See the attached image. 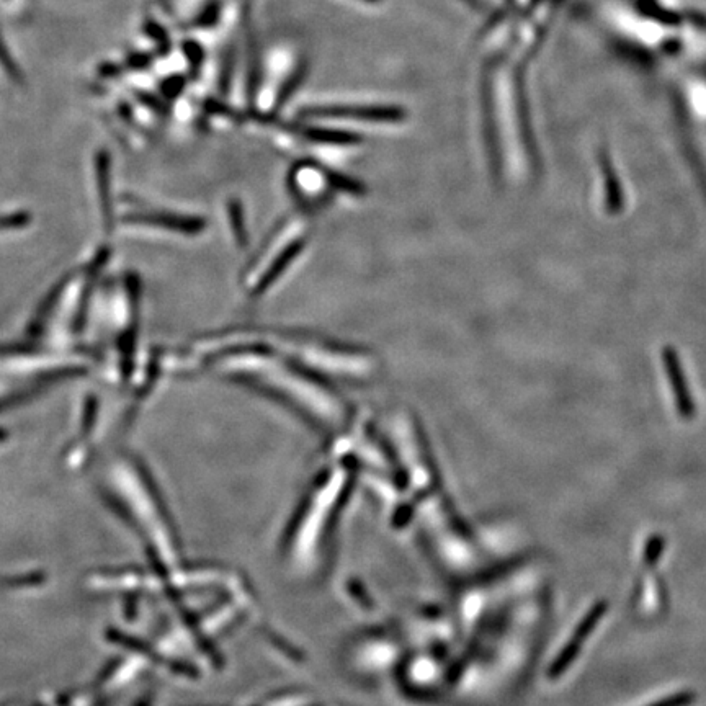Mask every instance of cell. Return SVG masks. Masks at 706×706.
I'll return each mask as SVG.
<instances>
[{
  "label": "cell",
  "mask_w": 706,
  "mask_h": 706,
  "mask_svg": "<svg viewBox=\"0 0 706 706\" xmlns=\"http://www.w3.org/2000/svg\"><path fill=\"white\" fill-rule=\"evenodd\" d=\"M205 367L270 394L321 429H339L349 419L344 399L322 376L262 345L228 350Z\"/></svg>",
  "instance_id": "6da1fadb"
},
{
  "label": "cell",
  "mask_w": 706,
  "mask_h": 706,
  "mask_svg": "<svg viewBox=\"0 0 706 706\" xmlns=\"http://www.w3.org/2000/svg\"><path fill=\"white\" fill-rule=\"evenodd\" d=\"M308 237V219L291 216L264 242L244 273V285L252 296H260L282 277L291 262L303 252Z\"/></svg>",
  "instance_id": "7a4b0ae2"
},
{
  "label": "cell",
  "mask_w": 706,
  "mask_h": 706,
  "mask_svg": "<svg viewBox=\"0 0 706 706\" xmlns=\"http://www.w3.org/2000/svg\"><path fill=\"white\" fill-rule=\"evenodd\" d=\"M290 182L293 190L308 202L326 200V195L332 190L344 193L362 192V187L357 182L311 164H300L291 170Z\"/></svg>",
  "instance_id": "3957f363"
},
{
  "label": "cell",
  "mask_w": 706,
  "mask_h": 706,
  "mask_svg": "<svg viewBox=\"0 0 706 706\" xmlns=\"http://www.w3.org/2000/svg\"><path fill=\"white\" fill-rule=\"evenodd\" d=\"M607 610V600H599V602L584 615V618H582L581 623L577 625L576 630L572 633L566 646L559 651L558 656L555 657V661L551 662L550 669L546 672L548 679L556 680L559 679L561 675L566 674L572 662L576 661V657L579 656L581 649L584 648L587 638L594 633L595 626L599 625L600 620L605 617Z\"/></svg>",
  "instance_id": "277c9868"
},
{
  "label": "cell",
  "mask_w": 706,
  "mask_h": 706,
  "mask_svg": "<svg viewBox=\"0 0 706 706\" xmlns=\"http://www.w3.org/2000/svg\"><path fill=\"white\" fill-rule=\"evenodd\" d=\"M303 118L308 120H350L363 123H398L404 113L394 107H327L304 110Z\"/></svg>",
  "instance_id": "5b68a950"
},
{
  "label": "cell",
  "mask_w": 706,
  "mask_h": 706,
  "mask_svg": "<svg viewBox=\"0 0 706 706\" xmlns=\"http://www.w3.org/2000/svg\"><path fill=\"white\" fill-rule=\"evenodd\" d=\"M128 224L146 226V228L161 229L177 234H198L203 229L202 219L188 216L170 215L164 211H141L126 219Z\"/></svg>",
  "instance_id": "8992f818"
},
{
  "label": "cell",
  "mask_w": 706,
  "mask_h": 706,
  "mask_svg": "<svg viewBox=\"0 0 706 706\" xmlns=\"http://www.w3.org/2000/svg\"><path fill=\"white\" fill-rule=\"evenodd\" d=\"M286 130L293 135L301 136L306 141L318 144H332V146H350L358 143V136L344 131L327 130V128H316V126L306 125H286Z\"/></svg>",
  "instance_id": "52a82bcc"
},
{
  "label": "cell",
  "mask_w": 706,
  "mask_h": 706,
  "mask_svg": "<svg viewBox=\"0 0 706 706\" xmlns=\"http://www.w3.org/2000/svg\"><path fill=\"white\" fill-rule=\"evenodd\" d=\"M306 72H308V64L306 63L298 64V68L291 72V76L286 79L285 84L280 87V92L277 94V99H275V107H273L275 112L280 110V108H282L283 105H285V103L293 97V94H295L296 90H298V87L303 84L304 77H306Z\"/></svg>",
  "instance_id": "ba28073f"
},
{
  "label": "cell",
  "mask_w": 706,
  "mask_h": 706,
  "mask_svg": "<svg viewBox=\"0 0 706 706\" xmlns=\"http://www.w3.org/2000/svg\"><path fill=\"white\" fill-rule=\"evenodd\" d=\"M0 66H2L5 76L9 77L10 81H22V76H20V71H18L17 64H15L14 59L10 56L9 50L5 48L4 41H2V36H0Z\"/></svg>",
  "instance_id": "9c48e42d"
},
{
  "label": "cell",
  "mask_w": 706,
  "mask_h": 706,
  "mask_svg": "<svg viewBox=\"0 0 706 706\" xmlns=\"http://www.w3.org/2000/svg\"><path fill=\"white\" fill-rule=\"evenodd\" d=\"M229 221H231V228H233L234 234H236L237 239L242 244V242L246 241V228H244L241 206L236 205V203L229 206Z\"/></svg>",
  "instance_id": "30bf717a"
},
{
  "label": "cell",
  "mask_w": 706,
  "mask_h": 706,
  "mask_svg": "<svg viewBox=\"0 0 706 706\" xmlns=\"http://www.w3.org/2000/svg\"><path fill=\"white\" fill-rule=\"evenodd\" d=\"M697 700L695 692H679L672 697L662 698L659 702L649 706H690Z\"/></svg>",
  "instance_id": "8fae6325"
},
{
  "label": "cell",
  "mask_w": 706,
  "mask_h": 706,
  "mask_svg": "<svg viewBox=\"0 0 706 706\" xmlns=\"http://www.w3.org/2000/svg\"><path fill=\"white\" fill-rule=\"evenodd\" d=\"M218 17L219 4H216L215 2V4H211L210 7H208V9H206L202 15H200V18H198L197 23L198 25H200V27H211V25H213V23L218 20Z\"/></svg>",
  "instance_id": "7c38bea8"
},
{
  "label": "cell",
  "mask_w": 706,
  "mask_h": 706,
  "mask_svg": "<svg viewBox=\"0 0 706 706\" xmlns=\"http://www.w3.org/2000/svg\"><path fill=\"white\" fill-rule=\"evenodd\" d=\"M185 51H187L188 59H190V63H192L193 68H198L203 59L202 48L195 45V43H187V45H185Z\"/></svg>",
  "instance_id": "4fadbf2b"
},
{
  "label": "cell",
  "mask_w": 706,
  "mask_h": 706,
  "mask_svg": "<svg viewBox=\"0 0 706 706\" xmlns=\"http://www.w3.org/2000/svg\"><path fill=\"white\" fill-rule=\"evenodd\" d=\"M184 85L185 81L182 77H172V79H169V81L164 84V92H166L167 95H170V97H174V95L179 94Z\"/></svg>",
  "instance_id": "5bb4252c"
},
{
  "label": "cell",
  "mask_w": 706,
  "mask_h": 706,
  "mask_svg": "<svg viewBox=\"0 0 706 706\" xmlns=\"http://www.w3.org/2000/svg\"><path fill=\"white\" fill-rule=\"evenodd\" d=\"M368 2H376V0H368Z\"/></svg>",
  "instance_id": "9a60e30c"
}]
</instances>
